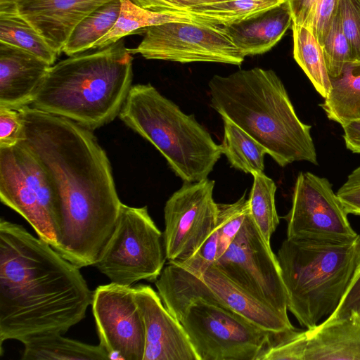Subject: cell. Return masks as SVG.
I'll use <instances>...</instances> for the list:
<instances>
[{
	"instance_id": "28",
	"label": "cell",
	"mask_w": 360,
	"mask_h": 360,
	"mask_svg": "<svg viewBox=\"0 0 360 360\" xmlns=\"http://www.w3.org/2000/svg\"><path fill=\"white\" fill-rule=\"evenodd\" d=\"M252 176L248 198L250 213L265 241L270 245L271 237L279 224L275 205L276 186L263 172L254 173Z\"/></svg>"
},
{
	"instance_id": "37",
	"label": "cell",
	"mask_w": 360,
	"mask_h": 360,
	"mask_svg": "<svg viewBox=\"0 0 360 360\" xmlns=\"http://www.w3.org/2000/svg\"><path fill=\"white\" fill-rule=\"evenodd\" d=\"M138 6L155 12H170L233 0H131Z\"/></svg>"
},
{
	"instance_id": "3",
	"label": "cell",
	"mask_w": 360,
	"mask_h": 360,
	"mask_svg": "<svg viewBox=\"0 0 360 360\" xmlns=\"http://www.w3.org/2000/svg\"><path fill=\"white\" fill-rule=\"evenodd\" d=\"M208 87L212 107L264 146L279 166L297 161L318 165L311 127L299 119L274 70L254 68L216 75Z\"/></svg>"
},
{
	"instance_id": "7",
	"label": "cell",
	"mask_w": 360,
	"mask_h": 360,
	"mask_svg": "<svg viewBox=\"0 0 360 360\" xmlns=\"http://www.w3.org/2000/svg\"><path fill=\"white\" fill-rule=\"evenodd\" d=\"M0 200L22 217L53 249L61 226L58 195L34 155L20 141L0 148Z\"/></svg>"
},
{
	"instance_id": "35",
	"label": "cell",
	"mask_w": 360,
	"mask_h": 360,
	"mask_svg": "<svg viewBox=\"0 0 360 360\" xmlns=\"http://www.w3.org/2000/svg\"><path fill=\"white\" fill-rule=\"evenodd\" d=\"M23 121L18 110L0 107V148L18 144L22 138Z\"/></svg>"
},
{
	"instance_id": "32",
	"label": "cell",
	"mask_w": 360,
	"mask_h": 360,
	"mask_svg": "<svg viewBox=\"0 0 360 360\" xmlns=\"http://www.w3.org/2000/svg\"><path fill=\"white\" fill-rule=\"evenodd\" d=\"M321 46L330 77H338L345 64L351 61L349 43L343 31L338 13Z\"/></svg>"
},
{
	"instance_id": "31",
	"label": "cell",
	"mask_w": 360,
	"mask_h": 360,
	"mask_svg": "<svg viewBox=\"0 0 360 360\" xmlns=\"http://www.w3.org/2000/svg\"><path fill=\"white\" fill-rule=\"evenodd\" d=\"M245 194L246 191L233 203H217V227L219 240L217 259L228 249L250 213L249 200Z\"/></svg>"
},
{
	"instance_id": "1",
	"label": "cell",
	"mask_w": 360,
	"mask_h": 360,
	"mask_svg": "<svg viewBox=\"0 0 360 360\" xmlns=\"http://www.w3.org/2000/svg\"><path fill=\"white\" fill-rule=\"evenodd\" d=\"M20 142L58 195L61 226L55 250L79 269L94 266L111 236L120 201L106 153L92 131L31 105L18 110Z\"/></svg>"
},
{
	"instance_id": "33",
	"label": "cell",
	"mask_w": 360,
	"mask_h": 360,
	"mask_svg": "<svg viewBox=\"0 0 360 360\" xmlns=\"http://www.w3.org/2000/svg\"><path fill=\"white\" fill-rule=\"evenodd\" d=\"M338 13L349 43L350 62L360 63V0H339Z\"/></svg>"
},
{
	"instance_id": "26",
	"label": "cell",
	"mask_w": 360,
	"mask_h": 360,
	"mask_svg": "<svg viewBox=\"0 0 360 360\" xmlns=\"http://www.w3.org/2000/svg\"><path fill=\"white\" fill-rule=\"evenodd\" d=\"M293 56L317 92L326 98L331 82L323 56V48L308 28L292 23Z\"/></svg>"
},
{
	"instance_id": "6",
	"label": "cell",
	"mask_w": 360,
	"mask_h": 360,
	"mask_svg": "<svg viewBox=\"0 0 360 360\" xmlns=\"http://www.w3.org/2000/svg\"><path fill=\"white\" fill-rule=\"evenodd\" d=\"M118 116L161 153L184 182L207 179L222 155L220 145L193 115L150 84L132 85Z\"/></svg>"
},
{
	"instance_id": "4",
	"label": "cell",
	"mask_w": 360,
	"mask_h": 360,
	"mask_svg": "<svg viewBox=\"0 0 360 360\" xmlns=\"http://www.w3.org/2000/svg\"><path fill=\"white\" fill-rule=\"evenodd\" d=\"M51 65L32 107L94 131L112 122L131 88L133 56L122 39Z\"/></svg>"
},
{
	"instance_id": "5",
	"label": "cell",
	"mask_w": 360,
	"mask_h": 360,
	"mask_svg": "<svg viewBox=\"0 0 360 360\" xmlns=\"http://www.w3.org/2000/svg\"><path fill=\"white\" fill-rule=\"evenodd\" d=\"M288 309L311 329L338 308L360 268V235L349 243L286 238L276 255Z\"/></svg>"
},
{
	"instance_id": "8",
	"label": "cell",
	"mask_w": 360,
	"mask_h": 360,
	"mask_svg": "<svg viewBox=\"0 0 360 360\" xmlns=\"http://www.w3.org/2000/svg\"><path fill=\"white\" fill-rule=\"evenodd\" d=\"M166 259L163 233L147 206L122 203L115 229L94 266L110 282L131 286L141 280L155 282Z\"/></svg>"
},
{
	"instance_id": "17",
	"label": "cell",
	"mask_w": 360,
	"mask_h": 360,
	"mask_svg": "<svg viewBox=\"0 0 360 360\" xmlns=\"http://www.w3.org/2000/svg\"><path fill=\"white\" fill-rule=\"evenodd\" d=\"M50 65L18 47L0 42V107L30 105Z\"/></svg>"
},
{
	"instance_id": "15",
	"label": "cell",
	"mask_w": 360,
	"mask_h": 360,
	"mask_svg": "<svg viewBox=\"0 0 360 360\" xmlns=\"http://www.w3.org/2000/svg\"><path fill=\"white\" fill-rule=\"evenodd\" d=\"M134 287L145 331L143 360H199L182 325L148 285Z\"/></svg>"
},
{
	"instance_id": "11",
	"label": "cell",
	"mask_w": 360,
	"mask_h": 360,
	"mask_svg": "<svg viewBox=\"0 0 360 360\" xmlns=\"http://www.w3.org/2000/svg\"><path fill=\"white\" fill-rule=\"evenodd\" d=\"M332 184L309 172H300L292 195V205L284 217L287 238L349 243L359 235L352 229Z\"/></svg>"
},
{
	"instance_id": "21",
	"label": "cell",
	"mask_w": 360,
	"mask_h": 360,
	"mask_svg": "<svg viewBox=\"0 0 360 360\" xmlns=\"http://www.w3.org/2000/svg\"><path fill=\"white\" fill-rule=\"evenodd\" d=\"M155 284L163 304L179 322L186 309L200 300L229 309L202 278L174 263L169 262Z\"/></svg>"
},
{
	"instance_id": "25",
	"label": "cell",
	"mask_w": 360,
	"mask_h": 360,
	"mask_svg": "<svg viewBox=\"0 0 360 360\" xmlns=\"http://www.w3.org/2000/svg\"><path fill=\"white\" fill-rule=\"evenodd\" d=\"M221 118L224 138L220 146L231 166L247 174L263 172L265 148L230 119Z\"/></svg>"
},
{
	"instance_id": "40",
	"label": "cell",
	"mask_w": 360,
	"mask_h": 360,
	"mask_svg": "<svg viewBox=\"0 0 360 360\" xmlns=\"http://www.w3.org/2000/svg\"><path fill=\"white\" fill-rule=\"evenodd\" d=\"M16 0H0L1 4H13Z\"/></svg>"
},
{
	"instance_id": "16",
	"label": "cell",
	"mask_w": 360,
	"mask_h": 360,
	"mask_svg": "<svg viewBox=\"0 0 360 360\" xmlns=\"http://www.w3.org/2000/svg\"><path fill=\"white\" fill-rule=\"evenodd\" d=\"M112 0H16L18 14L58 55L77 25Z\"/></svg>"
},
{
	"instance_id": "23",
	"label": "cell",
	"mask_w": 360,
	"mask_h": 360,
	"mask_svg": "<svg viewBox=\"0 0 360 360\" xmlns=\"http://www.w3.org/2000/svg\"><path fill=\"white\" fill-rule=\"evenodd\" d=\"M22 360H106L108 352L98 344L93 345L61 334H51L22 343Z\"/></svg>"
},
{
	"instance_id": "12",
	"label": "cell",
	"mask_w": 360,
	"mask_h": 360,
	"mask_svg": "<svg viewBox=\"0 0 360 360\" xmlns=\"http://www.w3.org/2000/svg\"><path fill=\"white\" fill-rule=\"evenodd\" d=\"M131 54L181 63L208 62L240 65L245 56L224 27L170 22L148 27Z\"/></svg>"
},
{
	"instance_id": "9",
	"label": "cell",
	"mask_w": 360,
	"mask_h": 360,
	"mask_svg": "<svg viewBox=\"0 0 360 360\" xmlns=\"http://www.w3.org/2000/svg\"><path fill=\"white\" fill-rule=\"evenodd\" d=\"M180 323L199 360H257L272 334L205 300L191 305Z\"/></svg>"
},
{
	"instance_id": "30",
	"label": "cell",
	"mask_w": 360,
	"mask_h": 360,
	"mask_svg": "<svg viewBox=\"0 0 360 360\" xmlns=\"http://www.w3.org/2000/svg\"><path fill=\"white\" fill-rule=\"evenodd\" d=\"M292 24L310 30L322 45L338 13L339 0H285Z\"/></svg>"
},
{
	"instance_id": "19",
	"label": "cell",
	"mask_w": 360,
	"mask_h": 360,
	"mask_svg": "<svg viewBox=\"0 0 360 360\" xmlns=\"http://www.w3.org/2000/svg\"><path fill=\"white\" fill-rule=\"evenodd\" d=\"M304 360H360V318L328 319L307 329Z\"/></svg>"
},
{
	"instance_id": "20",
	"label": "cell",
	"mask_w": 360,
	"mask_h": 360,
	"mask_svg": "<svg viewBox=\"0 0 360 360\" xmlns=\"http://www.w3.org/2000/svg\"><path fill=\"white\" fill-rule=\"evenodd\" d=\"M292 23L290 13L284 3L253 18L224 26V28L245 57L270 51Z\"/></svg>"
},
{
	"instance_id": "14",
	"label": "cell",
	"mask_w": 360,
	"mask_h": 360,
	"mask_svg": "<svg viewBox=\"0 0 360 360\" xmlns=\"http://www.w3.org/2000/svg\"><path fill=\"white\" fill-rule=\"evenodd\" d=\"M99 344L110 359L143 360L145 331L134 287L98 285L91 303Z\"/></svg>"
},
{
	"instance_id": "13",
	"label": "cell",
	"mask_w": 360,
	"mask_h": 360,
	"mask_svg": "<svg viewBox=\"0 0 360 360\" xmlns=\"http://www.w3.org/2000/svg\"><path fill=\"white\" fill-rule=\"evenodd\" d=\"M214 181L184 182L164 207V245L167 260L179 264L189 259L217 227Z\"/></svg>"
},
{
	"instance_id": "2",
	"label": "cell",
	"mask_w": 360,
	"mask_h": 360,
	"mask_svg": "<svg viewBox=\"0 0 360 360\" xmlns=\"http://www.w3.org/2000/svg\"><path fill=\"white\" fill-rule=\"evenodd\" d=\"M94 291L80 269L22 225L0 220V349L65 334L86 316Z\"/></svg>"
},
{
	"instance_id": "39",
	"label": "cell",
	"mask_w": 360,
	"mask_h": 360,
	"mask_svg": "<svg viewBox=\"0 0 360 360\" xmlns=\"http://www.w3.org/2000/svg\"><path fill=\"white\" fill-rule=\"evenodd\" d=\"M342 129L347 148L352 153H360V120L351 122Z\"/></svg>"
},
{
	"instance_id": "38",
	"label": "cell",
	"mask_w": 360,
	"mask_h": 360,
	"mask_svg": "<svg viewBox=\"0 0 360 360\" xmlns=\"http://www.w3.org/2000/svg\"><path fill=\"white\" fill-rule=\"evenodd\" d=\"M360 311V268L349 285L346 294L335 311L328 319H337L349 316Z\"/></svg>"
},
{
	"instance_id": "18",
	"label": "cell",
	"mask_w": 360,
	"mask_h": 360,
	"mask_svg": "<svg viewBox=\"0 0 360 360\" xmlns=\"http://www.w3.org/2000/svg\"><path fill=\"white\" fill-rule=\"evenodd\" d=\"M203 281L231 310L271 333L295 328L285 316L240 288L213 264L203 274Z\"/></svg>"
},
{
	"instance_id": "41",
	"label": "cell",
	"mask_w": 360,
	"mask_h": 360,
	"mask_svg": "<svg viewBox=\"0 0 360 360\" xmlns=\"http://www.w3.org/2000/svg\"><path fill=\"white\" fill-rule=\"evenodd\" d=\"M356 314H358V316H359V318H360V311H359L358 313H356Z\"/></svg>"
},
{
	"instance_id": "34",
	"label": "cell",
	"mask_w": 360,
	"mask_h": 360,
	"mask_svg": "<svg viewBox=\"0 0 360 360\" xmlns=\"http://www.w3.org/2000/svg\"><path fill=\"white\" fill-rule=\"evenodd\" d=\"M218 240L219 233L216 227L195 254L178 265L197 277L202 278L203 274L217 259Z\"/></svg>"
},
{
	"instance_id": "10",
	"label": "cell",
	"mask_w": 360,
	"mask_h": 360,
	"mask_svg": "<svg viewBox=\"0 0 360 360\" xmlns=\"http://www.w3.org/2000/svg\"><path fill=\"white\" fill-rule=\"evenodd\" d=\"M214 264L240 288L288 316V292L277 257L250 213L228 249Z\"/></svg>"
},
{
	"instance_id": "27",
	"label": "cell",
	"mask_w": 360,
	"mask_h": 360,
	"mask_svg": "<svg viewBox=\"0 0 360 360\" xmlns=\"http://www.w3.org/2000/svg\"><path fill=\"white\" fill-rule=\"evenodd\" d=\"M120 11V0L110 1L94 10L77 25L63 52L70 56L91 50L113 27Z\"/></svg>"
},
{
	"instance_id": "24",
	"label": "cell",
	"mask_w": 360,
	"mask_h": 360,
	"mask_svg": "<svg viewBox=\"0 0 360 360\" xmlns=\"http://www.w3.org/2000/svg\"><path fill=\"white\" fill-rule=\"evenodd\" d=\"M0 42L26 51L50 65L59 56L17 12L15 4L0 5Z\"/></svg>"
},
{
	"instance_id": "36",
	"label": "cell",
	"mask_w": 360,
	"mask_h": 360,
	"mask_svg": "<svg viewBox=\"0 0 360 360\" xmlns=\"http://www.w3.org/2000/svg\"><path fill=\"white\" fill-rule=\"evenodd\" d=\"M336 194L348 214L360 215V166L347 176Z\"/></svg>"
},
{
	"instance_id": "22",
	"label": "cell",
	"mask_w": 360,
	"mask_h": 360,
	"mask_svg": "<svg viewBox=\"0 0 360 360\" xmlns=\"http://www.w3.org/2000/svg\"><path fill=\"white\" fill-rule=\"evenodd\" d=\"M330 82V92L320 104L328 118L342 127L360 120V63H347Z\"/></svg>"
},
{
	"instance_id": "29",
	"label": "cell",
	"mask_w": 360,
	"mask_h": 360,
	"mask_svg": "<svg viewBox=\"0 0 360 360\" xmlns=\"http://www.w3.org/2000/svg\"><path fill=\"white\" fill-rule=\"evenodd\" d=\"M120 11L110 30L96 41L91 50L103 49L123 37L141 32L151 26L165 23V14L143 8L131 0H120Z\"/></svg>"
}]
</instances>
